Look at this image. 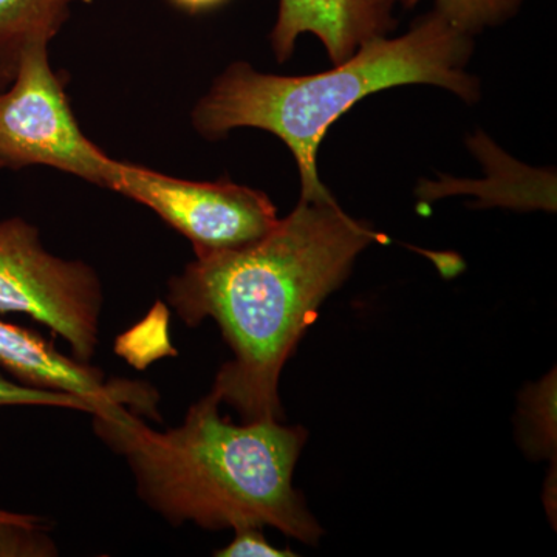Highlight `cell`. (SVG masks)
Returning <instances> with one entry per match:
<instances>
[{
	"label": "cell",
	"mask_w": 557,
	"mask_h": 557,
	"mask_svg": "<svg viewBox=\"0 0 557 557\" xmlns=\"http://www.w3.org/2000/svg\"><path fill=\"white\" fill-rule=\"evenodd\" d=\"M373 242L387 237L347 215L332 194L300 197L265 236L200 256L170 278L168 302L177 317L193 329L212 319L233 351L209 392L242 423L284 420L282 370L321 304Z\"/></svg>",
	"instance_id": "cell-1"
},
{
	"label": "cell",
	"mask_w": 557,
	"mask_h": 557,
	"mask_svg": "<svg viewBox=\"0 0 557 557\" xmlns=\"http://www.w3.org/2000/svg\"><path fill=\"white\" fill-rule=\"evenodd\" d=\"M220 405L208 392L180 426L164 432L113 406L94 416V428L101 442L126 458L143 504L171 525L270 527L318 544L322 528L293 486L306 429L277 420L234 424L220 416Z\"/></svg>",
	"instance_id": "cell-2"
},
{
	"label": "cell",
	"mask_w": 557,
	"mask_h": 557,
	"mask_svg": "<svg viewBox=\"0 0 557 557\" xmlns=\"http://www.w3.org/2000/svg\"><path fill=\"white\" fill-rule=\"evenodd\" d=\"M468 51V33L435 10L408 35L369 40L354 57L318 75H265L236 62L197 102L190 119L208 139L237 127L271 132L295 156L300 197L325 196L317 156L329 127L368 95L403 84H435L471 101L475 84L463 70Z\"/></svg>",
	"instance_id": "cell-3"
},
{
	"label": "cell",
	"mask_w": 557,
	"mask_h": 557,
	"mask_svg": "<svg viewBox=\"0 0 557 557\" xmlns=\"http://www.w3.org/2000/svg\"><path fill=\"white\" fill-rule=\"evenodd\" d=\"M102 309L104 289L89 263L51 255L27 220H0V313L27 314L67 341L73 358L90 364Z\"/></svg>",
	"instance_id": "cell-4"
},
{
	"label": "cell",
	"mask_w": 557,
	"mask_h": 557,
	"mask_svg": "<svg viewBox=\"0 0 557 557\" xmlns=\"http://www.w3.org/2000/svg\"><path fill=\"white\" fill-rule=\"evenodd\" d=\"M115 163L81 131L49 47L28 50L0 94V170L47 166L108 189Z\"/></svg>",
	"instance_id": "cell-5"
},
{
	"label": "cell",
	"mask_w": 557,
	"mask_h": 557,
	"mask_svg": "<svg viewBox=\"0 0 557 557\" xmlns=\"http://www.w3.org/2000/svg\"><path fill=\"white\" fill-rule=\"evenodd\" d=\"M108 189L156 212L193 244L197 258L252 244L278 220L267 194L228 178L190 182L116 160Z\"/></svg>",
	"instance_id": "cell-6"
},
{
	"label": "cell",
	"mask_w": 557,
	"mask_h": 557,
	"mask_svg": "<svg viewBox=\"0 0 557 557\" xmlns=\"http://www.w3.org/2000/svg\"><path fill=\"white\" fill-rule=\"evenodd\" d=\"M0 368L24 386L86 398L97 408L95 416L113 406H124L137 416L161 421L157 409L159 394L149 384L120 379L108 380L100 369L65 357L38 333L2 319Z\"/></svg>",
	"instance_id": "cell-7"
},
{
	"label": "cell",
	"mask_w": 557,
	"mask_h": 557,
	"mask_svg": "<svg viewBox=\"0 0 557 557\" xmlns=\"http://www.w3.org/2000/svg\"><path fill=\"white\" fill-rule=\"evenodd\" d=\"M403 0H278L271 44L278 61L287 60L296 39L313 33L322 40L330 60L347 61L369 40L383 38L392 13Z\"/></svg>",
	"instance_id": "cell-8"
},
{
	"label": "cell",
	"mask_w": 557,
	"mask_h": 557,
	"mask_svg": "<svg viewBox=\"0 0 557 557\" xmlns=\"http://www.w3.org/2000/svg\"><path fill=\"white\" fill-rule=\"evenodd\" d=\"M91 0H0V94L16 78L22 58L35 47H49L75 3Z\"/></svg>",
	"instance_id": "cell-9"
},
{
	"label": "cell",
	"mask_w": 557,
	"mask_h": 557,
	"mask_svg": "<svg viewBox=\"0 0 557 557\" xmlns=\"http://www.w3.org/2000/svg\"><path fill=\"white\" fill-rule=\"evenodd\" d=\"M522 442L528 454L556 463V373L528 387L522 397Z\"/></svg>",
	"instance_id": "cell-10"
},
{
	"label": "cell",
	"mask_w": 557,
	"mask_h": 557,
	"mask_svg": "<svg viewBox=\"0 0 557 557\" xmlns=\"http://www.w3.org/2000/svg\"><path fill=\"white\" fill-rule=\"evenodd\" d=\"M46 519L0 509V557H46L57 555Z\"/></svg>",
	"instance_id": "cell-11"
},
{
	"label": "cell",
	"mask_w": 557,
	"mask_h": 557,
	"mask_svg": "<svg viewBox=\"0 0 557 557\" xmlns=\"http://www.w3.org/2000/svg\"><path fill=\"white\" fill-rule=\"evenodd\" d=\"M420 0H403L408 7ZM437 11L461 32L480 30L504 20L518 5L519 0H435Z\"/></svg>",
	"instance_id": "cell-12"
},
{
	"label": "cell",
	"mask_w": 557,
	"mask_h": 557,
	"mask_svg": "<svg viewBox=\"0 0 557 557\" xmlns=\"http://www.w3.org/2000/svg\"><path fill=\"white\" fill-rule=\"evenodd\" d=\"M2 406H42V408L79 410L89 416L97 413V408L86 398L61 394V392L40 391L0 375V408Z\"/></svg>",
	"instance_id": "cell-13"
},
{
	"label": "cell",
	"mask_w": 557,
	"mask_h": 557,
	"mask_svg": "<svg viewBox=\"0 0 557 557\" xmlns=\"http://www.w3.org/2000/svg\"><path fill=\"white\" fill-rule=\"evenodd\" d=\"M218 557H289V548H277L263 536L262 528L245 527L234 530V539L225 548L214 553Z\"/></svg>",
	"instance_id": "cell-14"
},
{
	"label": "cell",
	"mask_w": 557,
	"mask_h": 557,
	"mask_svg": "<svg viewBox=\"0 0 557 557\" xmlns=\"http://www.w3.org/2000/svg\"><path fill=\"white\" fill-rule=\"evenodd\" d=\"M172 2L177 3V5L182 7V9L197 13V11L218 7L220 3L225 2V0H172Z\"/></svg>",
	"instance_id": "cell-15"
}]
</instances>
